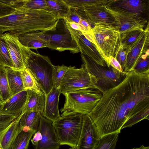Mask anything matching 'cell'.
Returning <instances> with one entry per match:
<instances>
[{
  "label": "cell",
  "instance_id": "obj_5",
  "mask_svg": "<svg viewBox=\"0 0 149 149\" xmlns=\"http://www.w3.org/2000/svg\"><path fill=\"white\" fill-rule=\"evenodd\" d=\"M65 102L61 115L77 113L88 115L101 99L102 94L96 89H84L63 94Z\"/></svg>",
  "mask_w": 149,
  "mask_h": 149
},
{
  "label": "cell",
  "instance_id": "obj_8",
  "mask_svg": "<svg viewBox=\"0 0 149 149\" xmlns=\"http://www.w3.org/2000/svg\"><path fill=\"white\" fill-rule=\"evenodd\" d=\"M97 82L96 77L87 72L82 65L78 69L71 66L65 73L61 82L59 88L60 93L84 89H96Z\"/></svg>",
  "mask_w": 149,
  "mask_h": 149
},
{
  "label": "cell",
  "instance_id": "obj_36",
  "mask_svg": "<svg viewBox=\"0 0 149 149\" xmlns=\"http://www.w3.org/2000/svg\"><path fill=\"white\" fill-rule=\"evenodd\" d=\"M131 48V47H123L121 46L116 58L123 70L126 63L127 55Z\"/></svg>",
  "mask_w": 149,
  "mask_h": 149
},
{
  "label": "cell",
  "instance_id": "obj_31",
  "mask_svg": "<svg viewBox=\"0 0 149 149\" xmlns=\"http://www.w3.org/2000/svg\"><path fill=\"white\" fill-rule=\"evenodd\" d=\"M145 30L143 29L130 31L121 35L123 47L132 46L137 41Z\"/></svg>",
  "mask_w": 149,
  "mask_h": 149
},
{
  "label": "cell",
  "instance_id": "obj_11",
  "mask_svg": "<svg viewBox=\"0 0 149 149\" xmlns=\"http://www.w3.org/2000/svg\"><path fill=\"white\" fill-rule=\"evenodd\" d=\"M100 138L91 118L88 115H83L82 130L76 149H94Z\"/></svg>",
  "mask_w": 149,
  "mask_h": 149
},
{
  "label": "cell",
  "instance_id": "obj_28",
  "mask_svg": "<svg viewBox=\"0 0 149 149\" xmlns=\"http://www.w3.org/2000/svg\"><path fill=\"white\" fill-rule=\"evenodd\" d=\"M22 80L25 90H31L38 93L43 92L31 72L26 68L20 70Z\"/></svg>",
  "mask_w": 149,
  "mask_h": 149
},
{
  "label": "cell",
  "instance_id": "obj_44",
  "mask_svg": "<svg viewBox=\"0 0 149 149\" xmlns=\"http://www.w3.org/2000/svg\"><path fill=\"white\" fill-rule=\"evenodd\" d=\"M68 149H76V147H74V148H71Z\"/></svg>",
  "mask_w": 149,
  "mask_h": 149
},
{
  "label": "cell",
  "instance_id": "obj_43",
  "mask_svg": "<svg viewBox=\"0 0 149 149\" xmlns=\"http://www.w3.org/2000/svg\"><path fill=\"white\" fill-rule=\"evenodd\" d=\"M131 149H149V146H146L143 145L139 147H134Z\"/></svg>",
  "mask_w": 149,
  "mask_h": 149
},
{
  "label": "cell",
  "instance_id": "obj_16",
  "mask_svg": "<svg viewBox=\"0 0 149 149\" xmlns=\"http://www.w3.org/2000/svg\"><path fill=\"white\" fill-rule=\"evenodd\" d=\"M64 27V33L50 34L49 48L59 52L68 50L72 54L79 53L80 50L77 44L72 39L69 30Z\"/></svg>",
  "mask_w": 149,
  "mask_h": 149
},
{
  "label": "cell",
  "instance_id": "obj_21",
  "mask_svg": "<svg viewBox=\"0 0 149 149\" xmlns=\"http://www.w3.org/2000/svg\"><path fill=\"white\" fill-rule=\"evenodd\" d=\"M22 113L10 126L0 132V145L3 149H10L19 133Z\"/></svg>",
  "mask_w": 149,
  "mask_h": 149
},
{
  "label": "cell",
  "instance_id": "obj_1",
  "mask_svg": "<svg viewBox=\"0 0 149 149\" xmlns=\"http://www.w3.org/2000/svg\"><path fill=\"white\" fill-rule=\"evenodd\" d=\"M88 115L101 138L149 120V73L127 72L120 83L102 95Z\"/></svg>",
  "mask_w": 149,
  "mask_h": 149
},
{
  "label": "cell",
  "instance_id": "obj_2",
  "mask_svg": "<svg viewBox=\"0 0 149 149\" xmlns=\"http://www.w3.org/2000/svg\"><path fill=\"white\" fill-rule=\"evenodd\" d=\"M60 19L51 12L41 9L20 8L0 18V33L17 36L36 31H54Z\"/></svg>",
  "mask_w": 149,
  "mask_h": 149
},
{
  "label": "cell",
  "instance_id": "obj_22",
  "mask_svg": "<svg viewBox=\"0 0 149 149\" xmlns=\"http://www.w3.org/2000/svg\"><path fill=\"white\" fill-rule=\"evenodd\" d=\"M22 113L19 122V129L26 127L36 132L38 129L42 113L32 111H27Z\"/></svg>",
  "mask_w": 149,
  "mask_h": 149
},
{
  "label": "cell",
  "instance_id": "obj_18",
  "mask_svg": "<svg viewBox=\"0 0 149 149\" xmlns=\"http://www.w3.org/2000/svg\"><path fill=\"white\" fill-rule=\"evenodd\" d=\"M1 37L6 41L13 63L14 69L21 70L24 68L17 36L8 32L3 33Z\"/></svg>",
  "mask_w": 149,
  "mask_h": 149
},
{
  "label": "cell",
  "instance_id": "obj_34",
  "mask_svg": "<svg viewBox=\"0 0 149 149\" xmlns=\"http://www.w3.org/2000/svg\"><path fill=\"white\" fill-rule=\"evenodd\" d=\"M132 71L138 74L149 73V55H142Z\"/></svg>",
  "mask_w": 149,
  "mask_h": 149
},
{
  "label": "cell",
  "instance_id": "obj_30",
  "mask_svg": "<svg viewBox=\"0 0 149 149\" xmlns=\"http://www.w3.org/2000/svg\"><path fill=\"white\" fill-rule=\"evenodd\" d=\"M0 65L14 69L6 43L1 37L0 38Z\"/></svg>",
  "mask_w": 149,
  "mask_h": 149
},
{
  "label": "cell",
  "instance_id": "obj_25",
  "mask_svg": "<svg viewBox=\"0 0 149 149\" xmlns=\"http://www.w3.org/2000/svg\"><path fill=\"white\" fill-rule=\"evenodd\" d=\"M47 11L51 12L60 19H65L68 16L70 8L63 0H46Z\"/></svg>",
  "mask_w": 149,
  "mask_h": 149
},
{
  "label": "cell",
  "instance_id": "obj_17",
  "mask_svg": "<svg viewBox=\"0 0 149 149\" xmlns=\"http://www.w3.org/2000/svg\"><path fill=\"white\" fill-rule=\"evenodd\" d=\"M27 97L26 90L12 96L6 102L0 105V114L19 116L23 110Z\"/></svg>",
  "mask_w": 149,
  "mask_h": 149
},
{
  "label": "cell",
  "instance_id": "obj_27",
  "mask_svg": "<svg viewBox=\"0 0 149 149\" xmlns=\"http://www.w3.org/2000/svg\"><path fill=\"white\" fill-rule=\"evenodd\" d=\"M12 96L7 80L6 67L0 65V103L5 102Z\"/></svg>",
  "mask_w": 149,
  "mask_h": 149
},
{
  "label": "cell",
  "instance_id": "obj_6",
  "mask_svg": "<svg viewBox=\"0 0 149 149\" xmlns=\"http://www.w3.org/2000/svg\"><path fill=\"white\" fill-rule=\"evenodd\" d=\"M83 116L77 113L61 115L53 122L61 145L76 147L82 130Z\"/></svg>",
  "mask_w": 149,
  "mask_h": 149
},
{
  "label": "cell",
  "instance_id": "obj_46",
  "mask_svg": "<svg viewBox=\"0 0 149 149\" xmlns=\"http://www.w3.org/2000/svg\"><path fill=\"white\" fill-rule=\"evenodd\" d=\"M2 35L0 33V38L1 37Z\"/></svg>",
  "mask_w": 149,
  "mask_h": 149
},
{
  "label": "cell",
  "instance_id": "obj_19",
  "mask_svg": "<svg viewBox=\"0 0 149 149\" xmlns=\"http://www.w3.org/2000/svg\"><path fill=\"white\" fill-rule=\"evenodd\" d=\"M60 94L59 88L53 87L46 95L45 106L43 116L53 122L61 116L58 107Z\"/></svg>",
  "mask_w": 149,
  "mask_h": 149
},
{
  "label": "cell",
  "instance_id": "obj_13",
  "mask_svg": "<svg viewBox=\"0 0 149 149\" xmlns=\"http://www.w3.org/2000/svg\"><path fill=\"white\" fill-rule=\"evenodd\" d=\"M106 6H85L73 8L82 18L94 25L98 24H116L113 17L105 9Z\"/></svg>",
  "mask_w": 149,
  "mask_h": 149
},
{
  "label": "cell",
  "instance_id": "obj_33",
  "mask_svg": "<svg viewBox=\"0 0 149 149\" xmlns=\"http://www.w3.org/2000/svg\"><path fill=\"white\" fill-rule=\"evenodd\" d=\"M63 65H54L53 81V87L59 88L61 82L67 71L71 67Z\"/></svg>",
  "mask_w": 149,
  "mask_h": 149
},
{
  "label": "cell",
  "instance_id": "obj_38",
  "mask_svg": "<svg viewBox=\"0 0 149 149\" xmlns=\"http://www.w3.org/2000/svg\"><path fill=\"white\" fill-rule=\"evenodd\" d=\"M15 10L16 8L2 2L0 0V18L8 15Z\"/></svg>",
  "mask_w": 149,
  "mask_h": 149
},
{
  "label": "cell",
  "instance_id": "obj_7",
  "mask_svg": "<svg viewBox=\"0 0 149 149\" xmlns=\"http://www.w3.org/2000/svg\"><path fill=\"white\" fill-rule=\"evenodd\" d=\"M81 56L84 67L97 78L96 89L102 95L120 83L126 76V73H121L111 67L101 66L83 54H81Z\"/></svg>",
  "mask_w": 149,
  "mask_h": 149
},
{
  "label": "cell",
  "instance_id": "obj_12",
  "mask_svg": "<svg viewBox=\"0 0 149 149\" xmlns=\"http://www.w3.org/2000/svg\"><path fill=\"white\" fill-rule=\"evenodd\" d=\"M38 129L42 139L34 146V149H59L61 145L52 121L42 115Z\"/></svg>",
  "mask_w": 149,
  "mask_h": 149
},
{
  "label": "cell",
  "instance_id": "obj_20",
  "mask_svg": "<svg viewBox=\"0 0 149 149\" xmlns=\"http://www.w3.org/2000/svg\"><path fill=\"white\" fill-rule=\"evenodd\" d=\"M26 90L27 92V99L22 112L27 111L39 112L43 115L45 106V94L44 92L39 94L32 90Z\"/></svg>",
  "mask_w": 149,
  "mask_h": 149
},
{
  "label": "cell",
  "instance_id": "obj_24",
  "mask_svg": "<svg viewBox=\"0 0 149 149\" xmlns=\"http://www.w3.org/2000/svg\"><path fill=\"white\" fill-rule=\"evenodd\" d=\"M7 79L12 96L24 89L20 70L6 67Z\"/></svg>",
  "mask_w": 149,
  "mask_h": 149
},
{
  "label": "cell",
  "instance_id": "obj_10",
  "mask_svg": "<svg viewBox=\"0 0 149 149\" xmlns=\"http://www.w3.org/2000/svg\"><path fill=\"white\" fill-rule=\"evenodd\" d=\"M143 33L136 42L131 46L127 56L123 72L132 71L142 55L149 54V23Z\"/></svg>",
  "mask_w": 149,
  "mask_h": 149
},
{
  "label": "cell",
  "instance_id": "obj_45",
  "mask_svg": "<svg viewBox=\"0 0 149 149\" xmlns=\"http://www.w3.org/2000/svg\"><path fill=\"white\" fill-rule=\"evenodd\" d=\"M0 149H3V148H2L1 147L0 145Z\"/></svg>",
  "mask_w": 149,
  "mask_h": 149
},
{
  "label": "cell",
  "instance_id": "obj_47",
  "mask_svg": "<svg viewBox=\"0 0 149 149\" xmlns=\"http://www.w3.org/2000/svg\"><path fill=\"white\" fill-rule=\"evenodd\" d=\"M1 104L0 103V105Z\"/></svg>",
  "mask_w": 149,
  "mask_h": 149
},
{
  "label": "cell",
  "instance_id": "obj_26",
  "mask_svg": "<svg viewBox=\"0 0 149 149\" xmlns=\"http://www.w3.org/2000/svg\"><path fill=\"white\" fill-rule=\"evenodd\" d=\"M19 129L10 149H28L30 141L36 132L26 127Z\"/></svg>",
  "mask_w": 149,
  "mask_h": 149
},
{
  "label": "cell",
  "instance_id": "obj_35",
  "mask_svg": "<svg viewBox=\"0 0 149 149\" xmlns=\"http://www.w3.org/2000/svg\"><path fill=\"white\" fill-rule=\"evenodd\" d=\"M21 8L47 11L48 9L46 0H26L24 4Z\"/></svg>",
  "mask_w": 149,
  "mask_h": 149
},
{
  "label": "cell",
  "instance_id": "obj_29",
  "mask_svg": "<svg viewBox=\"0 0 149 149\" xmlns=\"http://www.w3.org/2000/svg\"><path fill=\"white\" fill-rule=\"evenodd\" d=\"M119 134L113 133L102 136L94 149H115Z\"/></svg>",
  "mask_w": 149,
  "mask_h": 149
},
{
  "label": "cell",
  "instance_id": "obj_40",
  "mask_svg": "<svg viewBox=\"0 0 149 149\" xmlns=\"http://www.w3.org/2000/svg\"><path fill=\"white\" fill-rule=\"evenodd\" d=\"M107 66L108 68L111 67L121 73H126L123 72L121 65L116 59L112 56H111L109 58Z\"/></svg>",
  "mask_w": 149,
  "mask_h": 149
},
{
  "label": "cell",
  "instance_id": "obj_39",
  "mask_svg": "<svg viewBox=\"0 0 149 149\" xmlns=\"http://www.w3.org/2000/svg\"><path fill=\"white\" fill-rule=\"evenodd\" d=\"M81 18L80 15L74 9L70 8L69 14L64 20L68 22H73L79 24Z\"/></svg>",
  "mask_w": 149,
  "mask_h": 149
},
{
  "label": "cell",
  "instance_id": "obj_15",
  "mask_svg": "<svg viewBox=\"0 0 149 149\" xmlns=\"http://www.w3.org/2000/svg\"><path fill=\"white\" fill-rule=\"evenodd\" d=\"M17 36L19 43L29 49L49 47L50 34L45 32L36 31L20 34Z\"/></svg>",
  "mask_w": 149,
  "mask_h": 149
},
{
  "label": "cell",
  "instance_id": "obj_9",
  "mask_svg": "<svg viewBox=\"0 0 149 149\" xmlns=\"http://www.w3.org/2000/svg\"><path fill=\"white\" fill-rule=\"evenodd\" d=\"M105 10L114 18L121 35L133 30L143 29L148 20L140 14L131 13L110 5L105 6Z\"/></svg>",
  "mask_w": 149,
  "mask_h": 149
},
{
  "label": "cell",
  "instance_id": "obj_3",
  "mask_svg": "<svg viewBox=\"0 0 149 149\" xmlns=\"http://www.w3.org/2000/svg\"><path fill=\"white\" fill-rule=\"evenodd\" d=\"M24 67L31 74L44 93L47 95L53 87L54 65L48 56L35 52L19 42Z\"/></svg>",
  "mask_w": 149,
  "mask_h": 149
},
{
  "label": "cell",
  "instance_id": "obj_23",
  "mask_svg": "<svg viewBox=\"0 0 149 149\" xmlns=\"http://www.w3.org/2000/svg\"><path fill=\"white\" fill-rule=\"evenodd\" d=\"M111 5L128 11L141 14L147 9V3L142 0H114Z\"/></svg>",
  "mask_w": 149,
  "mask_h": 149
},
{
  "label": "cell",
  "instance_id": "obj_42",
  "mask_svg": "<svg viewBox=\"0 0 149 149\" xmlns=\"http://www.w3.org/2000/svg\"><path fill=\"white\" fill-rule=\"evenodd\" d=\"M42 134L39 129L34 134L33 138L31 139V142L34 146L36 145L38 142L42 139Z\"/></svg>",
  "mask_w": 149,
  "mask_h": 149
},
{
  "label": "cell",
  "instance_id": "obj_37",
  "mask_svg": "<svg viewBox=\"0 0 149 149\" xmlns=\"http://www.w3.org/2000/svg\"><path fill=\"white\" fill-rule=\"evenodd\" d=\"M18 117L0 114V132L10 126Z\"/></svg>",
  "mask_w": 149,
  "mask_h": 149
},
{
  "label": "cell",
  "instance_id": "obj_32",
  "mask_svg": "<svg viewBox=\"0 0 149 149\" xmlns=\"http://www.w3.org/2000/svg\"><path fill=\"white\" fill-rule=\"evenodd\" d=\"M114 1V0H74L72 5L76 8L85 6H107L112 4Z\"/></svg>",
  "mask_w": 149,
  "mask_h": 149
},
{
  "label": "cell",
  "instance_id": "obj_14",
  "mask_svg": "<svg viewBox=\"0 0 149 149\" xmlns=\"http://www.w3.org/2000/svg\"><path fill=\"white\" fill-rule=\"evenodd\" d=\"M65 26L70 32L72 39L77 44L81 54L87 56L98 65L104 67H107L105 61L94 44L86 39L81 31L72 29L67 24Z\"/></svg>",
  "mask_w": 149,
  "mask_h": 149
},
{
  "label": "cell",
  "instance_id": "obj_4",
  "mask_svg": "<svg viewBox=\"0 0 149 149\" xmlns=\"http://www.w3.org/2000/svg\"><path fill=\"white\" fill-rule=\"evenodd\" d=\"M92 29L95 46L107 65L109 57L116 58L121 47V34L116 24H96Z\"/></svg>",
  "mask_w": 149,
  "mask_h": 149
},
{
  "label": "cell",
  "instance_id": "obj_41",
  "mask_svg": "<svg viewBox=\"0 0 149 149\" xmlns=\"http://www.w3.org/2000/svg\"><path fill=\"white\" fill-rule=\"evenodd\" d=\"M26 0H1L3 2L15 8H18L22 6Z\"/></svg>",
  "mask_w": 149,
  "mask_h": 149
}]
</instances>
